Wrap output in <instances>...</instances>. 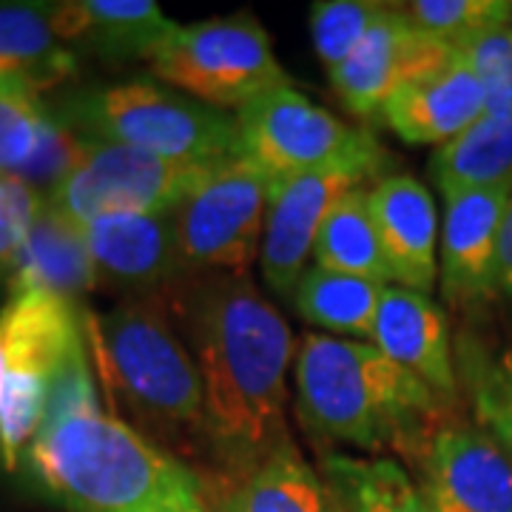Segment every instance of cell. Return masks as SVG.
Masks as SVG:
<instances>
[{
    "label": "cell",
    "mask_w": 512,
    "mask_h": 512,
    "mask_svg": "<svg viewBox=\"0 0 512 512\" xmlns=\"http://www.w3.org/2000/svg\"><path fill=\"white\" fill-rule=\"evenodd\" d=\"M370 208L390 282L430 296L439 282L441 220L427 185L410 174H387L370 185Z\"/></svg>",
    "instance_id": "obj_16"
},
{
    "label": "cell",
    "mask_w": 512,
    "mask_h": 512,
    "mask_svg": "<svg viewBox=\"0 0 512 512\" xmlns=\"http://www.w3.org/2000/svg\"><path fill=\"white\" fill-rule=\"evenodd\" d=\"M55 114L83 140L117 143L177 163L214 165L239 154L237 114L154 83L86 89Z\"/></svg>",
    "instance_id": "obj_5"
},
{
    "label": "cell",
    "mask_w": 512,
    "mask_h": 512,
    "mask_svg": "<svg viewBox=\"0 0 512 512\" xmlns=\"http://www.w3.org/2000/svg\"><path fill=\"white\" fill-rule=\"evenodd\" d=\"M387 3L376 0H319L311 6V40L322 66H342L365 35L379 23Z\"/></svg>",
    "instance_id": "obj_30"
},
{
    "label": "cell",
    "mask_w": 512,
    "mask_h": 512,
    "mask_svg": "<svg viewBox=\"0 0 512 512\" xmlns=\"http://www.w3.org/2000/svg\"><path fill=\"white\" fill-rule=\"evenodd\" d=\"M83 330L114 416L171 456H208L200 370L163 299L131 296L109 313H86Z\"/></svg>",
    "instance_id": "obj_4"
},
{
    "label": "cell",
    "mask_w": 512,
    "mask_h": 512,
    "mask_svg": "<svg viewBox=\"0 0 512 512\" xmlns=\"http://www.w3.org/2000/svg\"><path fill=\"white\" fill-rule=\"evenodd\" d=\"M293 387L296 413L311 433L367 453L390 447L413 458L450 413V404L373 342L330 333H305L293 356Z\"/></svg>",
    "instance_id": "obj_3"
},
{
    "label": "cell",
    "mask_w": 512,
    "mask_h": 512,
    "mask_svg": "<svg viewBox=\"0 0 512 512\" xmlns=\"http://www.w3.org/2000/svg\"><path fill=\"white\" fill-rule=\"evenodd\" d=\"M217 512H333L328 484L316 476L299 450H282L251 476L225 487Z\"/></svg>",
    "instance_id": "obj_23"
},
{
    "label": "cell",
    "mask_w": 512,
    "mask_h": 512,
    "mask_svg": "<svg viewBox=\"0 0 512 512\" xmlns=\"http://www.w3.org/2000/svg\"><path fill=\"white\" fill-rule=\"evenodd\" d=\"M493 296L512 302V197L507 202L501 234H498V256H495Z\"/></svg>",
    "instance_id": "obj_33"
},
{
    "label": "cell",
    "mask_w": 512,
    "mask_h": 512,
    "mask_svg": "<svg viewBox=\"0 0 512 512\" xmlns=\"http://www.w3.org/2000/svg\"><path fill=\"white\" fill-rule=\"evenodd\" d=\"M410 461L433 512H512V461L476 424L444 419Z\"/></svg>",
    "instance_id": "obj_12"
},
{
    "label": "cell",
    "mask_w": 512,
    "mask_h": 512,
    "mask_svg": "<svg viewBox=\"0 0 512 512\" xmlns=\"http://www.w3.org/2000/svg\"><path fill=\"white\" fill-rule=\"evenodd\" d=\"M458 55L478 77L487 114L512 117V26L473 37L458 46Z\"/></svg>",
    "instance_id": "obj_31"
},
{
    "label": "cell",
    "mask_w": 512,
    "mask_h": 512,
    "mask_svg": "<svg viewBox=\"0 0 512 512\" xmlns=\"http://www.w3.org/2000/svg\"><path fill=\"white\" fill-rule=\"evenodd\" d=\"M55 111L40 103V94L0 83V177H20L35 160Z\"/></svg>",
    "instance_id": "obj_28"
},
{
    "label": "cell",
    "mask_w": 512,
    "mask_h": 512,
    "mask_svg": "<svg viewBox=\"0 0 512 512\" xmlns=\"http://www.w3.org/2000/svg\"><path fill=\"white\" fill-rule=\"evenodd\" d=\"M168 305L202 379L208 458L225 487L296 447L288 430L293 333L251 276H185Z\"/></svg>",
    "instance_id": "obj_1"
},
{
    "label": "cell",
    "mask_w": 512,
    "mask_h": 512,
    "mask_svg": "<svg viewBox=\"0 0 512 512\" xmlns=\"http://www.w3.org/2000/svg\"><path fill=\"white\" fill-rule=\"evenodd\" d=\"M43 202L32 185L0 177V271H12Z\"/></svg>",
    "instance_id": "obj_32"
},
{
    "label": "cell",
    "mask_w": 512,
    "mask_h": 512,
    "mask_svg": "<svg viewBox=\"0 0 512 512\" xmlns=\"http://www.w3.org/2000/svg\"><path fill=\"white\" fill-rule=\"evenodd\" d=\"M148 63L163 83L220 111L245 109L256 97L291 86L271 37L251 15L180 26Z\"/></svg>",
    "instance_id": "obj_7"
},
{
    "label": "cell",
    "mask_w": 512,
    "mask_h": 512,
    "mask_svg": "<svg viewBox=\"0 0 512 512\" xmlns=\"http://www.w3.org/2000/svg\"><path fill=\"white\" fill-rule=\"evenodd\" d=\"M370 342L427 384L441 402L456 404L461 384L450 325L430 296L384 285Z\"/></svg>",
    "instance_id": "obj_17"
},
{
    "label": "cell",
    "mask_w": 512,
    "mask_h": 512,
    "mask_svg": "<svg viewBox=\"0 0 512 512\" xmlns=\"http://www.w3.org/2000/svg\"><path fill=\"white\" fill-rule=\"evenodd\" d=\"M453 57L456 49L421 32L402 6H387L353 55L328 74L336 94L353 114L376 120L402 86L447 66Z\"/></svg>",
    "instance_id": "obj_13"
},
{
    "label": "cell",
    "mask_w": 512,
    "mask_h": 512,
    "mask_svg": "<svg viewBox=\"0 0 512 512\" xmlns=\"http://www.w3.org/2000/svg\"><path fill=\"white\" fill-rule=\"evenodd\" d=\"M86 345L74 302L20 291L0 308V461L18 470L37 436L57 373Z\"/></svg>",
    "instance_id": "obj_6"
},
{
    "label": "cell",
    "mask_w": 512,
    "mask_h": 512,
    "mask_svg": "<svg viewBox=\"0 0 512 512\" xmlns=\"http://www.w3.org/2000/svg\"><path fill=\"white\" fill-rule=\"evenodd\" d=\"M330 495H333V493H330ZM333 512H345V510H342V504H339L336 498H333Z\"/></svg>",
    "instance_id": "obj_34"
},
{
    "label": "cell",
    "mask_w": 512,
    "mask_h": 512,
    "mask_svg": "<svg viewBox=\"0 0 512 512\" xmlns=\"http://www.w3.org/2000/svg\"><path fill=\"white\" fill-rule=\"evenodd\" d=\"M313 262L336 274L362 276L379 285H393L373 220L367 185L345 194L330 208L328 220L322 222V231L313 245Z\"/></svg>",
    "instance_id": "obj_26"
},
{
    "label": "cell",
    "mask_w": 512,
    "mask_h": 512,
    "mask_svg": "<svg viewBox=\"0 0 512 512\" xmlns=\"http://www.w3.org/2000/svg\"><path fill=\"white\" fill-rule=\"evenodd\" d=\"M77 72V57L57 37L52 3H0V83L43 94Z\"/></svg>",
    "instance_id": "obj_21"
},
{
    "label": "cell",
    "mask_w": 512,
    "mask_h": 512,
    "mask_svg": "<svg viewBox=\"0 0 512 512\" xmlns=\"http://www.w3.org/2000/svg\"><path fill=\"white\" fill-rule=\"evenodd\" d=\"M402 12L421 32L458 49L473 37L512 23V0H413Z\"/></svg>",
    "instance_id": "obj_29"
},
{
    "label": "cell",
    "mask_w": 512,
    "mask_h": 512,
    "mask_svg": "<svg viewBox=\"0 0 512 512\" xmlns=\"http://www.w3.org/2000/svg\"><path fill=\"white\" fill-rule=\"evenodd\" d=\"M52 26L66 46L111 60H151L180 26L154 0L52 3Z\"/></svg>",
    "instance_id": "obj_19"
},
{
    "label": "cell",
    "mask_w": 512,
    "mask_h": 512,
    "mask_svg": "<svg viewBox=\"0 0 512 512\" xmlns=\"http://www.w3.org/2000/svg\"><path fill=\"white\" fill-rule=\"evenodd\" d=\"M23 458L40 487L74 512H208L183 458L100 404L43 421Z\"/></svg>",
    "instance_id": "obj_2"
},
{
    "label": "cell",
    "mask_w": 512,
    "mask_h": 512,
    "mask_svg": "<svg viewBox=\"0 0 512 512\" xmlns=\"http://www.w3.org/2000/svg\"><path fill=\"white\" fill-rule=\"evenodd\" d=\"M487 114L484 89L458 55L436 72L402 86L384 106V126L413 146H444Z\"/></svg>",
    "instance_id": "obj_18"
},
{
    "label": "cell",
    "mask_w": 512,
    "mask_h": 512,
    "mask_svg": "<svg viewBox=\"0 0 512 512\" xmlns=\"http://www.w3.org/2000/svg\"><path fill=\"white\" fill-rule=\"evenodd\" d=\"M510 197V188H484L444 200L439 285L453 308L493 299L498 234Z\"/></svg>",
    "instance_id": "obj_15"
},
{
    "label": "cell",
    "mask_w": 512,
    "mask_h": 512,
    "mask_svg": "<svg viewBox=\"0 0 512 512\" xmlns=\"http://www.w3.org/2000/svg\"><path fill=\"white\" fill-rule=\"evenodd\" d=\"M322 473L345 512H433L419 481L396 458L330 453L322 458Z\"/></svg>",
    "instance_id": "obj_25"
},
{
    "label": "cell",
    "mask_w": 512,
    "mask_h": 512,
    "mask_svg": "<svg viewBox=\"0 0 512 512\" xmlns=\"http://www.w3.org/2000/svg\"><path fill=\"white\" fill-rule=\"evenodd\" d=\"M214 165L177 163L117 143L83 140L77 163L49 191V205L77 225L117 214H171Z\"/></svg>",
    "instance_id": "obj_9"
},
{
    "label": "cell",
    "mask_w": 512,
    "mask_h": 512,
    "mask_svg": "<svg viewBox=\"0 0 512 512\" xmlns=\"http://www.w3.org/2000/svg\"><path fill=\"white\" fill-rule=\"evenodd\" d=\"M274 180L234 154L217 163L174 211L183 276H245L262 251Z\"/></svg>",
    "instance_id": "obj_8"
},
{
    "label": "cell",
    "mask_w": 512,
    "mask_h": 512,
    "mask_svg": "<svg viewBox=\"0 0 512 512\" xmlns=\"http://www.w3.org/2000/svg\"><path fill=\"white\" fill-rule=\"evenodd\" d=\"M384 285L362 276H348L313 265L299 279L293 293L296 311L302 319L330 336L370 342L376 330V313Z\"/></svg>",
    "instance_id": "obj_24"
},
{
    "label": "cell",
    "mask_w": 512,
    "mask_h": 512,
    "mask_svg": "<svg viewBox=\"0 0 512 512\" xmlns=\"http://www.w3.org/2000/svg\"><path fill=\"white\" fill-rule=\"evenodd\" d=\"M97 285L154 296L183 279L171 214H117L83 225Z\"/></svg>",
    "instance_id": "obj_14"
},
{
    "label": "cell",
    "mask_w": 512,
    "mask_h": 512,
    "mask_svg": "<svg viewBox=\"0 0 512 512\" xmlns=\"http://www.w3.org/2000/svg\"><path fill=\"white\" fill-rule=\"evenodd\" d=\"M390 157L382 143L373 137L365 148L350 154L339 163L316 168L308 174L285 177L271 185L265 237L259 251V265L268 288L279 296H293L299 279L308 271L313 245L328 220L330 208L345 194L379 183Z\"/></svg>",
    "instance_id": "obj_10"
},
{
    "label": "cell",
    "mask_w": 512,
    "mask_h": 512,
    "mask_svg": "<svg viewBox=\"0 0 512 512\" xmlns=\"http://www.w3.org/2000/svg\"><path fill=\"white\" fill-rule=\"evenodd\" d=\"M427 171L444 200L484 188L512 191V117L484 114L456 140L436 148Z\"/></svg>",
    "instance_id": "obj_22"
},
{
    "label": "cell",
    "mask_w": 512,
    "mask_h": 512,
    "mask_svg": "<svg viewBox=\"0 0 512 512\" xmlns=\"http://www.w3.org/2000/svg\"><path fill=\"white\" fill-rule=\"evenodd\" d=\"M456 356L458 382L473 407L476 427L512 461V350L493 353L473 336H461Z\"/></svg>",
    "instance_id": "obj_27"
},
{
    "label": "cell",
    "mask_w": 512,
    "mask_h": 512,
    "mask_svg": "<svg viewBox=\"0 0 512 512\" xmlns=\"http://www.w3.org/2000/svg\"><path fill=\"white\" fill-rule=\"evenodd\" d=\"M12 293L46 291L74 302L97 288L83 225L43 202L29 237L12 265Z\"/></svg>",
    "instance_id": "obj_20"
},
{
    "label": "cell",
    "mask_w": 512,
    "mask_h": 512,
    "mask_svg": "<svg viewBox=\"0 0 512 512\" xmlns=\"http://www.w3.org/2000/svg\"><path fill=\"white\" fill-rule=\"evenodd\" d=\"M510 26H512V23H510Z\"/></svg>",
    "instance_id": "obj_35"
},
{
    "label": "cell",
    "mask_w": 512,
    "mask_h": 512,
    "mask_svg": "<svg viewBox=\"0 0 512 512\" xmlns=\"http://www.w3.org/2000/svg\"><path fill=\"white\" fill-rule=\"evenodd\" d=\"M237 123L239 154L259 165L274 183L339 163L373 140V134L345 126L293 86L256 97L237 111Z\"/></svg>",
    "instance_id": "obj_11"
}]
</instances>
